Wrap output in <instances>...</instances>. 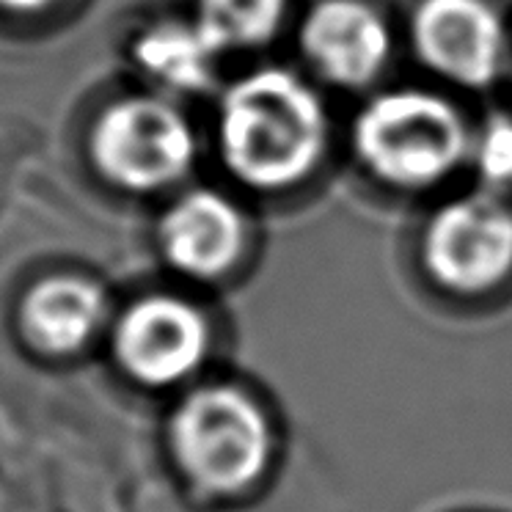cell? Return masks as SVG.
<instances>
[{"mask_svg": "<svg viewBox=\"0 0 512 512\" xmlns=\"http://www.w3.org/2000/svg\"><path fill=\"white\" fill-rule=\"evenodd\" d=\"M204 105L210 177L259 212L298 210L342 179L345 105L287 56L229 69Z\"/></svg>", "mask_w": 512, "mask_h": 512, "instance_id": "cell-1", "label": "cell"}, {"mask_svg": "<svg viewBox=\"0 0 512 512\" xmlns=\"http://www.w3.org/2000/svg\"><path fill=\"white\" fill-rule=\"evenodd\" d=\"M477 102L402 72L345 105L342 179L380 207L422 210L468 185Z\"/></svg>", "mask_w": 512, "mask_h": 512, "instance_id": "cell-2", "label": "cell"}, {"mask_svg": "<svg viewBox=\"0 0 512 512\" xmlns=\"http://www.w3.org/2000/svg\"><path fill=\"white\" fill-rule=\"evenodd\" d=\"M405 72L468 102L507 89L512 0H397Z\"/></svg>", "mask_w": 512, "mask_h": 512, "instance_id": "cell-3", "label": "cell"}, {"mask_svg": "<svg viewBox=\"0 0 512 512\" xmlns=\"http://www.w3.org/2000/svg\"><path fill=\"white\" fill-rule=\"evenodd\" d=\"M89 155L108 185L130 196H171L207 166L204 127L185 102L138 91L102 108L89 135Z\"/></svg>", "mask_w": 512, "mask_h": 512, "instance_id": "cell-4", "label": "cell"}, {"mask_svg": "<svg viewBox=\"0 0 512 512\" xmlns=\"http://www.w3.org/2000/svg\"><path fill=\"white\" fill-rule=\"evenodd\" d=\"M284 56L336 102L405 72L397 0H301Z\"/></svg>", "mask_w": 512, "mask_h": 512, "instance_id": "cell-5", "label": "cell"}, {"mask_svg": "<svg viewBox=\"0 0 512 512\" xmlns=\"http://www.w3.org/2000/svg\"><path fill=\"white\" fill-rule=\"evenodd\" d=\"M413 215L416 256L433 284L479 295L512 279V199L468 182Z\"/></svg>", "mask_w": 512, "mask_h": 512, "instance_id": "cell-6", "label": "cell"}, {"mask_svg": "<svg viewBox=\"0 0 512 512\" xmlns=\"http://www.w3.org/2000/svg\"><path fill=\"white\" fill-rule=\"evenodd\" d=\"M171 446L193 482L226 493L251 485L265 471L270 427L243 391L210 386L193 391L177 408Z\"/></svg>", "mask_w": 512, "mask_h": 512, "instance_id": "cell-7", "label": "cell"}, {"mask_svg": "<svg viewBox=\"0 0 512 512\" xmlns=\"http://www.w3.org/2000/svg\"><path fill=\"white\" fill-rule=\"evenodd\" d=\"M262 212L215 177L171 193L157 215V248L193 281H218L251 256Z\"/></svg>", "mask_w": 512, "mask_h": 512, "instance_id": "cell-8", "label": "cell"}, {"mask_svg": "<svg viewBox=\"0 0 512 512\" xmlns=\"http://www.w3.org/2000/svg\"><path fill=\"white\" fill-rule=\"evenodd\" d=\"M124 369L149 386L188 378L207 353V323L177 295H149L130 306L116 334Z\"/></svg>", "mask_w": 512, "mask_h": 512, "instance_id": "cell-9", "label": "cell"}, {"mask_svg": "<svg viewBox=\"0 0 512 512\" xmlns=\"http://www.w3.org/2000/svg\"><path fill=\"white\" fill-rule=\"evenodd\" d=\"M301 0H188L185 14L223 67L284 56Z\"/></svg>", "mask_w": 512, "mask_h": 512, "instance_id": "cell-10", "label": "cell"}, {"mask_svg": "<svg viewBox=\"0 0 512 512\" xmlns=\"http://www.w3.org/2000/svg\"><path fill=\"white\" fill-rule=\"evenodd\" d=\"M133 58L152 91L179 102H207L229 72L185 12L146 25L135 39Z\"/></svg>", "mask_w": 512, "mask_h": 512, "instance_id": "cell-11", "label": "cell"}, {"mask_svg": "<svg viewBox=\"0 0 512 512\" xmlns=\"http://www.w3.org/2000/svg\"><path fill=\"white\" fill-rule=\"evenodd\" d=\"M105 295L97 284L56 276L36 284L23 303V328L45 353H75L100 331Z\"/></svg>", "mask_w": 512, "mask_h": 512, "instance_id": "cell-12", "label": "cell"}, {"mask_svg": "<svg viewBox=\"0 0 512 512\" xmlns=\"http://www.w3.org/2000/svg\"><path fill=\"white\" fill-rule=\"evenodd\" d=\"M468 182L512 199V100L504 94L477 105Z\"/></svg>", "mask_w": 512, "mask_h": 512, "instance_id": "cell-13", "label": "cell"}, {"mask_svg": "<svg viewBox=\"0 0 512 512\" xmlns=\"http://www.w3.org/2000/svg\"><path fill=\"white\" fill-rule=\"evenodd\" d=\"M58 0H0V9L12 14H39L50 9Z\"/></svg>", "mask_w": 512, "mask_h": 512, "instance_id": "cell-14", "label": "cell"}, {"mask_svg": "<svg viewBox=\"0 0 512 512\" xmlns=\"http://www.w3.org/2000/svg\"><path fill=\"white\" fill-rule=\"evenodd\" d=\"M504 97L512 100V58H510V75H507V89H504Z\"/></svg>", "mask_w": 512, "mask_h": 512, "instance_id": "cell-15", "label": "cell"}]
</instances>
